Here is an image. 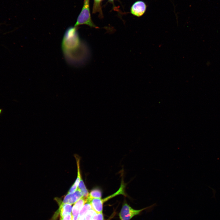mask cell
I'll return each mask as SVG.
<instances>
[{
  "instance_id": "6",
  "label": "cell",
  "mask_w": 220,
  "mask_h": 220,
  "mask_svg": "<svg viewBox=\"0 0 220 220\" xmlns=\"http://www.w3.org/2000/svg\"><path fill=\"white\" fill-rule=\"evenodd\" d=\"M82 197V194L79 190L77 189L73 193H68L64 196L62 202L72 204L75 203Z\"/></svg>"
},
{
  "instance_id": "4",
  "label": "cell",
  "mask_w": 220,
  "mask_h": 220,
  "mask_svg": "<svg viewBox=\"0 0 220 220\" xmlns=\"http://www.w3.org/2000/svg\"><path fill=\"white\" fill-rule=\"evenodd\" d=\"M146 8V5L144 2L137 1L132 6L130 9L131 13L134 15L140 17L144 14Z\"/></svg>"
},
{
  "instance_id": "18",
  "label": "cell",
  "mask_w": 220,
  "mask_h": 220,
  "mask_svg": "<svg viewBox=\"0 0 220 220\" xmlns=\"http://www.w3.org/2000/svg\"><path fill=\"white\" fill-rule=\"evenodd\" d=\"M2 111V109H0V114H1Z\"/></svg>"
},
{
  "instance_id": "7",
  "label": "cell",
  "mask_w": 220,
  "mask_h": 220,
  "mask_svg": "<svg viewBox=\"0 0 220 220\" xmlns=\"http://www.w3.org/2000/svg\"><path fill=\"white\" fill-rule=\"evenodd\" d=\"M75 157L76 159L77 168V177L75 182L69 190L68 193H73L77 189L79 184L81 178L80 170V159L76 156Z\"/></svg>"
},
{
  "instance_id": "11",
  "label": "cell",
  "mask_w": 220,
  "mask_h": 220,
  "mask_svg": "<svg viewBox=\"0 0 220 220\" xmlns=\"http://www.w3.org/2000/svg\"><path fill=\"white\" fill-rule=\"evenodd\" d=\"M125 184L124 183L123 181H122V183L121 184L120 187L119 189L116 193L113 194L112 195H110L104 199H103L102 200L103 202L104 203V202L107 201L110 198H112L118 195L121 194L123 195H125V193L124 192V189L125 188Z\"/></svg>"
},
{
  "instance_id": "9",
  "label": "cell",
  "mask_w": 220,
  "mask_h": 220,
  "mask_svg": "<svg viewBox=\"0 0 220 220\" xmlns=\"http://www.w3.org/2000/svg\"><path fill=\"white\" fill-rule=\"evenodd\" d=\"M59 210L61 217H63L67 214H71L72 211L71 204L64 203L62 202L61 203Z\"/></svg>"
},
{
  "instance_id": "3",
  "label": "cell",
  "mask_w": 220,
  "mask_h": 220,
  "mask_svg": "<svg viewBox=\"0 0 220 220\" xmlns=\"http://www.w3.org/2000/svg\"><path fill=\"white\" fill-rule=\"evenodd\" d=\"M155 204L141 209L136 210L133 209L127 204L125 203L119 214L120 218L121 220H130L133 216L138 215L142 211L153 207Z\"/></svg>"
},
{
  "instance_id": "1",
  "label": "cell",
  "mask_w": 220,
  "mask_h": 220,
  "mask_svg": "<svg viewBox=\"0 0 220 220\" xmlns=\"http://www.w3.org/2000/svg\"><path fill=\"white\" fill-rule=\"evenodd\" d=\"M83 43L80 38L77 27L68 28L64 33L61 42L63 53L72 52L78 50Z\"/></svg>"
},
{
  "instance_id": "12",
  "label": "cell",
  "mask_w": 220,
  "mask_h": 220,
  "mask_svg": "<svg viewBox=\"0 0 220 220\" xmlns=\"http://www.w3.org/2000/svg\"><path fill=\"white\" fill-rule=\"evenodd\" d=\"M78 189H79L81 192L82 196L85 198H87L89 194V192L82 178L79 182Z\"/></svg>"
},
{
  "instance_id": "19",
  "label": "cell",
  "mask_w": 220,
  "mask_h": 220,
  "mask_svg": "<svg viewBox=\"0 0 220 220\" xmlns=\"http://www.w3.org/2000/svg\"><path fill=\"white\" fill-rule=\"evenodd\" d=\"M109 0V1H110V2H112V1H113L114 0Z\"/></svg>"
},
{
  "instance_id": "16",
  "label": "cell",
  "mask_w": 220,
  "mask_h": 220,
  "mask_svg": "<svg viewBox=\"0 0 220 220\" xmlns=\"http://www.w3.org/2000/svg\"><path fill=\"white\" fill-rule=\"evenodd\" d=\"M91 220H104L102 213H97L93 216Z\"/></svg>"
},
{
  "instance_id": "14",
  "label": "cell",
  "mask_w": 220,
  "mask_h": 220,
  "mask_svg": "<svg viewBox=\"0 0 220 220\" xmlns=\"http://www.w3.org/2000/svg\"><path fill=\"white\" fill-rule=\"evenodd\" d=\"M102 0H94V4L93 9V13H99L100 16H102V12L101 6V3Z\"/></svg>"
},
{
  "instance_id": "13",
  "label": "cell",
  "mask_w": 220,
  "mask_h": 220,
  "mask_svg": "<svg viewBox=\"0 0 220 220\" xmlns=\"http://www.w3.org/2000/svg\"><path fill=\"white\" fill-rule=\"evenodd\" d=\"M97 213L92 208L86 214L79 217L78 220H91L93 216Z\"/></svg>"
},
{
  "instance_id": "15",
  "label": "cell",
  "mask_w": 220,
  "mask_h": 220,
  "mask_svg": "<svg viewBox=\"0 0 220 220\" xmlns=\"http://www.w3.org/2000/svg\"><path fill=\"white\" fill-rule=\"evenodd\" d=\"M91 208V206L90 202L86 201L80 210L79 215V218L86 214Z\"/></svg>"
},
{
  "instance_id": "5",
  "label": "cell",
  "mask_w": 220,
  "mask_h": 220,
  "mask_svg": "<svg viewBox=\"0 0 220 220\" xmlns=\"http://www.w3.org/2000/svg\"><path fill=\"white\" fill-rule=\"evenodd\" d=\"M86 199L82 196L75 203L72 210V220H78L80 211L86 202Z\"/></svg>"
},
{
  "instance_id": "10",
  "label": "cell",
  "mask_w": 220,
  "mask_h": 220,
  "mask_svg": "<svg viewBox=\"0 0 220 220\" xmlns=\"http://www.w3.org/2000/svg\"><path fill=\"white\" fill-rule=\"evenodd\" d=\"M102 192L100 189L98 188L93 189L89 193L86 199V201H90L93 198H101Z\"/></svg>"
},
{
  "instance_id": "17",
  "label": "cell",
  "mask_w": 220,
  "mask_h": 220,
  "mask_svg": "<svg viewBox=\"0 0 220 220\" xmlns=\"http://www.w3.org/2000/svg\"><path fill=\"white\" fill-rule=\"evenodd\" d=\"M60 220H72L71 213L66 215L63 217H61Z\"/></svg>"
},
{
  "instance_id": "2",
  "label": "cell",
  "mask_w": 220,
  "mask_h": 220,
  "mask_svg": "<svg viewBox=\"0 0 220 220\" xmlns=\"http://www.w3.org/2000/svg\"><path fill=\"white\" fill-rule=\"evenodd\" d=\"M82 24L87 25L90 27L97 28L92 20L90 11L89 0H84L82 10L77 19L75 27Z\"/></svg>"
},
{
  "instance_id": "8",
  "label": "cell",
  "mask_w": 220,
  "mask_h": 220,
  "mask_svg": "<svg viewBox=\"0 0 220 220\" xmlns=\"http://www.w3.org/2000/svg\"><path fill=\"white\" fill-rule=\"evenodd\" d=\"M92 208L97 213H102L103 202L101 198H93L90 201Z\"/></svg>"
}]
</instances>
